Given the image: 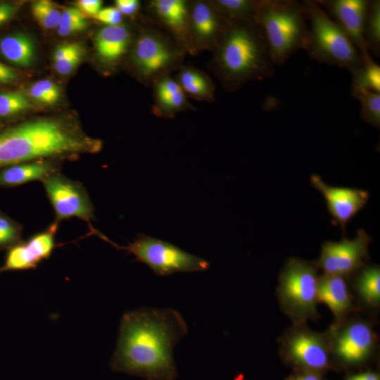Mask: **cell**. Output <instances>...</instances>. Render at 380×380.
Segmentation results:
<instances>
[{"instance_id":"cell-1","label":"cell","mask_w":380,"mask_h":380,"mask_svg":"<svg viewBox=\"0 0 380 380\" xmlns=\"http://www.w3.org/2000/svg\"><path fill=\"white\" fill-rule=\"evenodd\" d=\"M188 332L176 310L144 308L122 316L110 368L146 380H175L173 350Z\"/></svg>"},{"instance_id":"cell-2","label":"cell","mask_w":380,"mask_h":380,"mask_svg":"<svg viewBox=\"0 0 380 380\" xmlns=\"http://www.w3.org/2000/svg\"><path fill=\"white\" fill-rule=\"evenodd\" d=\"M103 142L71 120H28L0 132V170L37 160H61L101 151Z\"/></svg>"},{"instance_id":"cell-3","label":"cell","mask_w":380,"mask_h":380,"mask_svg":"<svg viewBox=\"0 0 380 380\" xmlns=\"http://www.w3.org/2000/svg\"><path fill=\"white\" fill-rule=\"evenodd\" d=\"M211 51L208 68L227 91L274 72L264 32L254 19L229 21Z\"/></svg>"},{"instance_id":"cell-4","label":"cell","mask_w":380,"mask_h":380,"mask_svg":"<svg viewBox=\"0 0 380 380\" xmlns=\"http://www.w3.org/2000/svg\"><path fill=\"white\" fill-rule=\"evenodd\" d=\"M253 18L264 32L275 65L305 49L309 26L301 1L258 0Z\"/></svg>"},{"instance_id":"cell-5","label":"cell","mask_w":380,"mask_h":380,"mask_svg":"<svg viewBox=\"0 0 380 380\" xmlns=\"http://www.w3.org/2000/svg\"><path fill=\"white\" fill-rule=\"evenodd\" d=\"M184 49L163 27L149 19L135 35L129 62L137 78L151 86L183 65Z\"/></svg>"},{"instance_id":"cell-6","label":"cell","mask_w":380,"mask_h":380,"mask_svg":"<svg viewBox=\"0 0 380 380\" xmlns=\"http://www.w3.org/2000/svg\"><path fill=\"white\" fill-rule=\"evenodd\" d=\"M301 4L309 23L304 50L310 58L349 72L363 62L365 58L346 34L316 1L304 0Z\"/></svg>"},{"instance_id":"cell-7","label":"cell","mask_w":380,"mask_h":380,"mask_svg":"<svg viewBox=\"0 0 380 380\" xmlns=\"http://www.w3.org/2000/svg\"><path fill=\"white\" fill-rule=\"evenodd\" d=\"M318 280L315 264L301 259L289 258L281 270L277 296L281 308L295 325L304 324L318 315Z\"/></svg>"},{"instance_id":"cell-8","label":"cell","mask_w":380,"mask_h":380,"mask_svg":"<svg viewBox=\"0 0 380 380\" xmlns=\"http://www.w3.org/2000/svg\"><path fill=\"white\" fill-rule=\"evenodd\" d=\"M96 235L117 249L134 255V261L147 265L158 276L205 271L210 266L209 262L202 258L187 253L171 243L145 234H139L132 242L123 246L112 242L99 232Z\"/></svg>"},{"instance_id":"cell-9","label":"cell","mask_w":380,"mask_h":380,"mask_svg":"<svg viewBox=\"0 0 380 380\" xmlns=\"http://www.w3.org/2000/svg\"><path fill=\"white\" fill-rule=\"evenodd\" d=\"M282 356L300 371L319 374L331 362V344L328 333L311 331L304 324L295 325L281 338Z\"/></svg>"},{"instance_id":"cell-10","label":"cell","mask_w":380,"mask_h":380,"mask_svg":"<svg viewBox=\"0 0 380 380\" xmlns=\"http://www.w3.org/2000/svg\"><path fill=\"white\" fill-rule=\"evenodd\" d=\"M53 208L55 220L77 217L87 222L91 230L95 208L82 183L70 179L61 172H55L41 181Z\"/></svg>"},{"instance_id":"cell-11","label":"cell","mask_w":380,"mask_h":380,"mask_svg":"<svg viewBox=\"0 0 380 380\" xmlns=\"http://www.w3.org/2000/svg\"><path fill=\"white\" fill-rule=\"evenodd\" d=\"M371 241L372 238L362 229L357 231L353 239L326 241L322 246L317 265L324 274L346 276L363 266Z\"/></svg>"},{"instance_id":"cell-12","label":"cell","mask_w":380,"mask_h":380,"mask_svg":"<svg viewBox=\"0 0 380 380\" xmlns=\"http://www.w3.org/2000/svg\"><path fill=\"white\" fill-rule=\"evenodd\" d=\"M331 353L346 365H357L372 354L376 336L371 326L364 321H351L334 326L327 332Z\"/></svg>"},{"instance_id":"cell-13","label":"cell","mask_w":380,"mask_h":380,"mask_svg":"<svg viewBox=\"0 0 380 380\" xmlns=\"http://www.w3.org/2000/svg\"><path fill=\"white\" fill-rule=\"evenodd\" d=\"M229 23L210 0H190L189 34L194 53L211 51Z\"/></svg>"},{"instance_id":"cell-14","label":"cell","mask_w":380,"mask_h":380,"mask_svg":"<svg viewBox=\"0 0 380 380\" xmlns=\"http://www.w3.org/2000/svg\"><path fill=\"white\" fill-rule=\"evenodd\" d=\"M59 223L53 221L46 229L38 232L25 241L10 248L6 255L0 273L35 269L47 260L56 246V235Z\"/></svg>"},{"instance_id":"cell-15","label":"cell","mask_w":380,"mask_h":380,"mask_svg":"<svg viewBox=\"0 0 380 380\" xmlns=\"http://www.w3.org/2000/svg\"><path fill=\"white\" fill-rule=\"evenodd\" d=\"M311 185L324 197L327 210L342 230L347 223L367 204L368 191L349 187L333 186L326 184L317 175L310 177Z\"/></svg>"},{"instance_id":"cell-16","label":"cell","mask_w":380,"mask_h":380,"mask_svg":"<svg viewBox=\"0 0 380 380\" xmlns=\"http://www.w3.org/2000/svg\"><path fill=\"white\" fill-rule=\"evenodd\" d=\"M315 1L346 34L362 57L371 59L362 36L369 0Z\"/></svg>"},{"instance_id":"cell-17","label":"cell","mask_w":380,"mask_h":380,"mask_svg":"<svg viewBox=\"0 0 380 380\" xmlns=\"http://www.w3.org/2000/svg\"><path fill=\"white\" fill-rule=\"evenodd\" d=\"M190 0H151L148 10L151 20L165 30L184 49L195 55L189 34Z\"/></svg>"},{"instance_id":"cell-18","label":"cell","mask_w":380,"mask_h":380,"mask_svg":"<svg viewBox=\"0 0 380 380\" xmlns=\"http://www.w3.org/2000/svg\"><path fill=\"white\" fill-rule=\"evenodd\" d=\"M154 103L152 113L163 118H172L178 113L195 110L182 89L171 75L159 78L152 85Z\"/></svg>"},{"instance_id":"cell-19","label":"cell","mask_w":380,"mask_h":380,"mask_svg":"<svg viewBox=\"0 0 380 380\" xmlns=\"http://www.w3.org/2000/svg\"><path fill=\"white\" fill-rule=\"evenodd\" d=\"M133 37L130 29L122 24L102 27L98 30L94 39L99 60L107 65L118 63L130 51L134 39Z\"/></svg>"},{"instance_id":"cell-20","label":"cell","mask_w":380,"mask_h":380,"mask_svg":"<svg viewBox=\"0 0 380 380\" xmlns=\"http://www.w3.org/2000/svg\"><path fill=\"white\" fill-rule=\"evenodd\" d=\"M317 300L324 303L338 321L343 320L353 308L346 281L339 275L324 274L319 277Z\"/></svg>"},{"instance_id":"cell-21","label":"cell","mask_w":380,"mask_h":380,"mask_svg":"<svg viewBox=\"0 0 380 380\" xmlns=\"http://www.w3.org/2000/svg\"><path fill=\"white\" fill-rule=\"evenodd\" d=\"M60 160H37L15 164L0 170V186H15L30 182L42 181L60 172Z\"/></svg>"},{"instance_id":"cell-22","label":"cell","mask_w":380,"mask_h":380,"mask_svg":"<svg viewBox=\"0 0 380 380\" xmlns=\"http://www.w3.org/2000/svg\"><path fill=\"white\" fill-rule=\"evenodd\" d=\"M174 77L187 98L208 103L214 101L216 87L205 72L183 65Z\"/></svg>"},{"instance_id":"cell-23","label":"cell","mask_w":380,"mask_h":380,"mask_svg":"<svg viewBox=\"0 0 380 380\" xmlns=\"http://www.w3.org/2000/svg\"><path fill=\"white\" fill-rule=\"evenodd\" d=\"M0 53L8 61L20 67L30 66L35 60V46L32 37L14 33L0 39Z\"/></svg>"},{"instance_id":"cell-24","label":"cell","mask_w":380,"mask_h":380,"mask_svg":"<svg viewBox=\"0 0 380 380\" xmlns=\"http://www.w3.org/2000/svg\"><path fill=\"white\" fill-rule=\"evenodd\" d=\"M350 73L352 77V94L363 91L380 93V67L372 58L365 59Z\"/></svg>"},{"instance_id":"cell-25","label":"cell","mask_w":380,"mask_h":380,"mask_svg":"<svg viewBox=\"0 0 380 380\" xmlns=\"http://www.w3.org/2000/svg\"><path fill=\"white\" fill-rule=\"evenodd\" d=\"M356 289L362 300L369 305L380 303V269L377 265L363 268L355 280Z\"/></svg>"},{"instance_id":"cell-26","label":"cell","mask_w":380,"mask_h":380,"mask_svg":"<svg viewBox=\"0 0 380 380\" xmlns=\"http://www.w3.org/2000/svg\"><path fill=\"white\" fill-rule=\"evenodd\" d=\"M362 36L369 52L380 56V1L369 0L365 14Z\"/></svg>"},{"instance_id":"cell-27","label":"cell","mask_w":380,"mask_h":380,"mask_svg":"<svg viewBox=\"0 0 380 380\" xmlns=\"http://www.w3.org/2000/svg\"><path fill=\"white\" fill-rule=\"evenodd\" d=\"M215 9L229 21L254 19L258 0H210Z\"/></svg>"},{"instance_id":"cell-28","label":"cell","mask_w":380,"mask_h":380,"mask_svg":"<svg viewBox=\"0 0 380 380\" xmlns=\"http://www.w3.org/2000/svg\"><path fill=\"white\" fill-rule=\"evenodd\" d=\"M33 105L27 94L22 91H0V116L10 117L27 111Z\"/></svg>"},{"instance_id":"cell-29","label":"cell","mask_w":380,"mask_h":380,"mask_svg":"<svg viewBox=\"0 0 380 380\" xmlns=\"http://www.w3.org/2000/svg\"><path fill=\"white\" fill-rule=\"evenodd\" d=\"M360 103V116L369 125L379 129L380 93L363 91L352 94Z\"/></svg>"},{"instance_id":"cell-30","label":"cell","mask_w":380,"mask_h":380,"mask_svg":"<svg viewBox=\"0 0 380 380\" xmlns=\"http://www.w3.org/2000/svg\"><path fill=\"white\" fill-rule=\"evenodd\" d=\"M28 96L35 101L51 106L55 104L61 98V87L49 80L35 82L29 87Z\"/></svg>"},{"instance_id":"cell-31","label":"cell","mask_w":380,"mask_h":380,"mask_svg":"<svg viewBox=\"0 0 380 380\" xmlns=\"http://www.w3.org/2000/svg\"><path fill=\"white\" fill-rule=\"evenodd\" d=\"M31 11L34 19L42 27L49 30L58 27L61 11L51 1H37L32 4Z\"/></svg>"},{"instance_id":"cell-32","label":"cell","mask_w":380,"mask_h":380,"mask_svg":"<svg viewBox=\"0 0 380 380\" xmlns=\"http://www.w3.org/2000/svg\"><path fill=\"white\" fill-rule=\"evenodd\" d=\"M22 231L20 224L0 213V250L9 249L22 241Z\"/></svg>"},{"instance_id":"cell-33","label":"cell","mask_w":380,"mask_h":380,"mask_svg":"<svg viewBox=\"0 0 380 380\" xmlns=\"http://www.w3.org/2000/svg\"><path fill=\"white\" fill-rule=\"evenodd\" d=\"M84 54L82 45L70 53L63 59L53 63L56 71L61 75H68L72 72L81 63Z\"/></svg>"},{"instance_id":"cell-34","label":"cell","mask_w":380,"mask_h":380,"mask_svg":"<svg viewBox=\"0 0 380 380\" xmlns=\"http://www.w3.org/2000/svg\"><path fill=\"white\" fill-rule=\"evenodd\" d=\"M97 20L108 26L120 25L123 15L115 6L101 8L94 16Z\"/></svg>"},{"instance_id":"cell-35","label":"cell","mask_w":380,"mask_h":380,"mask_svg":"<svg viewBox=\"0 0 380 380\" xmlns=\"http://www.w3.org/2000/svg\"><path fill=\"white\" fill-rule=\"evenodd\" d=\"M84 23H87V21L82 11L77 7L66 8L61 12L59 25Z\"/></svg>"},{"instance_id":"cell-36","label":"cell","mask_w":380,"mask_h":380,"mask_svg":"<svg viewBox=\"0 0 380 380\" xmlns=\"http://www.w3.org/2000/svg\"><path fill=\"white\" fill-rule=\"evenodd\" d=\"M116 7L122 15H134L140 9V1L137 0H116Z\"/></svg>"},{"instance_id":"cell-37","label":"cell","mask_w":380,"mask_h":380,"mask_svg":"<svg viewBox=\"0 0 380 380\" xmlns=\"http://www.w3.org/2000/svg\"><path fill=\"white\" fill-rule=\"evenodd\" d=\"M101 0H80L77 2V8L82 11L94 16L102 8Z\"/></svg>"},{"instance_id":"cell-38","label":"cell","mask_w":380,"mask_h":380,"mask_svg":"<svg viewBox=\"0 0 380 380\" xmlns=\"http://www.w3.org/2000/svg\"><path fill=\"white\" fill-rule=\"evenodd\" d=\"M87 23L59 25L56 28L57 33L61 36H68L83 31L87 28Z\"/></svg>"},{"instance_id":"cell-39","label":"cell","mask_w":380,"mask_h":380,"mask_svg":"<svg viewBox=\"0 0 380 380\" xmlns=\"http://www.w3.org/2000/svg\"><path fill=\"white\" fill-rule=\"evenodd\" d=\"M18 7L10 2L0 4V25L5 23L15 14Z\"/></svg>"},{"instance_id":"cell-40","label":"cell","mask_w":380,"mask_h":380,"mask_svg":"<svg viewBox=\"0 0 380 380\" xmlns=\"http://www.w3.org/2000/svg\"><path fill=\"white\" fill-rule=\"evenodd\" d=\"M17 77L18 74L14 69L0 62V83H11Z\"/></svg>"},{"instance_id":"cell-41","label":"cell","mask_w":380,"mask_h":380,"mask_svg":"<svg viewBox=\"0 0 380 380\" xmlns=\"http://www.w3.org/2000/svg\"><path fill=\"white\" fill-rule=\"evenodd\" d=\"M286 380H324V379L321 377L319 374L299 370L298 372L289 376Z\"/></svg>"},{"instance_id":"cell-42","label":"cell","mask_w":380,"mask_h":380,"mask_svg":"<svg viewBox=\"0 0 380 380\" xmlns=\"http://www.w3.org/2000/svg\"><path fill=\"white\" fill-rule=\"evenodd\" d=\"M346 380H380V379L377 374L367 372L352 375Z\"/></svg>"}]
</instances>
